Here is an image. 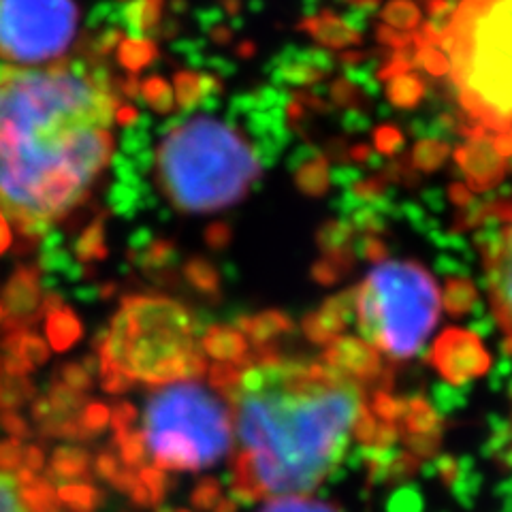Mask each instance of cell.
I'll return each instance as SVG.
<instances>
[{
    "instance_id": "cell-42",
    "label": "cell",
    "mask_w": 512,
    "mask_h": 512,
    "mask_svg": "<svg viewBox=\"0 0 512 512\" xmlns=\"http://www.w3.org/2000/svg\"><path fill=\"white\" fill-rule=\"evenodd\" d=\"M0 427H3L13 438H20V440L32 436L30 425L22 419L18 412H11V410L0 412Z\"/></svg>"
},
{
    "instance_id": "cell-45",
    "label": "cell",
    "mask_w": 512,
    "mask_h": 512,
    "mask_svg": "<svg viewBox=\"0 0 512 512\" xmlns=\"http://www.w3.org/2000/svg\"><path fill=\"white\" fill-rule=\"evenodd\" d=\"M35 372V365L20 355H3L0 357V376H28Z\"/></svg>"
},
{
    "instance_id": "cell-8",
    "label": "cell",
    "mask_w": 512,
    "mask_h": 512,
    "mask_svg": "<svg viewBox=\"0 0 512 512\" xmlns=\"http://www.w3.org/2000/svg\"><path fill=\"white\" fill-rule=\"evenodd\" d=\"M79 22L73 0H0V58L15 69L60 62Z\"/></svg>"
},
{
    "instance_id": "cell-60",
    "label": "cell",
    "mask_w": 512,
    "mask_h": 512,
    "mask_svg": "<svg viewBox=\"0 0 512 512\" xmlns=\"http://www.w3.org/2000/svg\"><path fill=\"white\" fill-rule=\"evenodd\" d=\"M214 510H216V512H237V510H239V504H237L233 498H222Z\"/></svg>"
},
{
    "instance_id": "cell-27",
    "label": "cell",
    "mask_w": 512,
    "mask_h": 512,
    "mask_svg": "<svg viewBox=\"0 0 512 512\" xmlns=\"http://www.w3.org/2000/svg\"><path fill=\"white\" fill-rule=\"evenodd\" d=\"M416 50V69H421L423 73L442 79L448 73H451V62H448V56L440 52V47L436 45H421V43H412Z\"/></svg>"
},
{
    "instance_id": "cell-48",
    "label": "cell",
    "mask_w": 512,
    "mask_h": 512,
    "mask_svg": "<svg viewBox=\"0 0 512 512\" xmlns=\"http://www.w3.org/2000/svg\"><path fill=\"white\" fill-rule=\"evenodd\" d=\"M399 143H402V135H399V131H395V128L391 126H382L378 128L376 133V146L382 150V152H393Z\"/></svg>"
},
{
    "instance_id": "cell-30",
    "label": "cell",
    "mask_w": 512,
    "mask_h": 512,
    "mask_svg": "<svg viewBox=\"0 0 512 512\" xmlns=\"http://www.w3.org/2000/svg\"><path fill=\"white\" fill-rule=\"evenodd\" d=\"M139 480L146 485L150 498H152V506H160L165 502L167 491L175 485V480H171L165 470H160L156 466H143L139 470Z\"/></svg>"
},
{
    "instance_id": "cell-13",
    "label": "cell",
    "mask_w": 512,
    "mask_h": 512,
    "mask_svg": "<svg viewBox=\"0 0 512 512\" xmlns=\"http://www.w3.org/2000/svg\"><path fill=\"white\" fill-rule=\"evenodd\" d=\"M90 476V453L82 446L75 444H64L56 446L52 453V463L45 472V478L50 483H73L77 478H88Z\"/></svg>"
},
{
    "instance_id": "cell-49",
    "label": "cell",
    "mask_w": 512,
    "mask_h": 512,
    "mask_svg": "<svg viewBox=\"0 0 512 512\" xmlns=\"http://www.w3.org/2000/svg\"><path fill=\"white\" fill-rule=\"evenodd\" d=\"M30 416L41 425L45 421L54 419L56 412H54V408L50 404V399H47V397H35V402L30 404Z\"/></svg>"
},
{
    "instance_id": "cell-33",
    "label": "cell",
    "mask_w": 512,
    "mask_h": 512,
    "mask_svg": "<svg viewBox=\"0 0 512 512\" xmlns=\"http://www.w3.org/2000/svg\"><path fill=\"white\" fill-rule=\"evenodd\" d=\"M175 92H178V101L182 107L195 105L201 96L207 92L205 79L197 75H180L178 77V86H175Z\"/></svg>"
},
{
    "instance_id": "cell-4",
    "label": "cell",
    "mask_w": 512,
    "mask_h": 512,
    "mask_svg": "<svg viewBox=\"0 0 512 512\" xmlns=\"http://www.w3.org/2000/svg\"><path fill=\"white\" fill-rule=\"evenodd\" d=\"M261 165L235 124L192 118L173 124L158 146L156 182L175 210L210 214L244 201Z\"/></svg>"
},
{
    "instance_id": "cell-44",
    "label": "cell",
    "mask_w": 512,
    "mask_h": 512,
    "mask_svg": "<svg viewBox=\"0 0 512 512\" xmlns=\"http://www.w3.org/2000/svg\"><path fill=\"white\" fill-rule=\"evenodd\" d=\"M346 237V231L342 224H335V222H327L323 229L318 231L316 239H318V246L323 248L325 252H331L333 248H338Z\"/></svg>"
},
{
    "instance_id": "cell-39",
    "label": "cell",
    "mask_w": 512,
    "mask_h": 512,
    "mask_svg": "<svg viewBox=\"0 0 512 512\" xmlns=\"http://www.w3.org/2000/svg\"><path fill=\"white\" fill-rule=\"evenodd\" d=\"M376 37H378V41H380L382 45L391 47L393 52L406 50V47H410V45H412V41H414V35H412V32L395 30V28H391V26H387V24H382V26H378V28H376Z\"/></svg>"
},
{
    "instance_id": "cell-36",
    "label": "cell",
    "mask_w": 512,
    "mask_h": 512,
    "mask_svg": "<svg viewBox=\"0 0 512 512\" xmlns=\"http://www.w3.org/2000/svg\"><path fill=\"white\" fill-rule=\"evenodd\" d=\"M203 239H205V246L214 250V252H222L231 246V239H233V229L229 222H212L207 224L205 231H203Z\"/></svg>"
},
{
    "instance_id": "cell-37",
    "label": "cell",
    "mask_w": 512,
    "mask_h": 512,
    "mask_svg": "<svg viewBox=\"0 0 512 512\" xmlns=\"http://www.w3.org/2000/svg\"><path fill=\"white\" fill-rule=\"evenodd\" d=\"M143 94H146L148 103L156 111H160V114H165V111L173 107V92L165 82H160V79H150L146 88H143Z\"/></svg>"
},
{
    "instance_id": "cell-7",
    "label": "cell",
    "mask_w": 512,
    "mask_h": 512,
    "mask_svg": "<svg viewBox=\"0 0 512 512\" xmlns=\"http://www.w3.org/2000/svg\"><path fill=\"white\" fill-rule=\"evenodd\" d=\"M201 329L195 314L167 297L128 295L111 329H99L92 340L94 352H107L124 374L133 380L152 382L167 361L195 348Z\"/></svg>"
},
{
    "instance_id": "cell-12",
    "label": "cell",
    "mask_w": 512,
    "mask_h": 512,
    "mask_svg": "<svg viewBox=\"0 0 512 512\" xmlns=\"http://www.w3.org/2000/svg\"><path fill=\"white\" fill-rule=\"evenodd\" d=\"M201 350L205 355L218 361H239L250 352V342L242 331H237L231 325L212 323L201 335Z\"/></svg>"
},
{
    "instance_id": "cell-17",
    "label": "cell",
    "mask_w": 512,
    "mask_h": 512,
    "mask_svg": "<svg viewBox=\"0 0 512 512\" xmlns=\"http://www.w3.org/2000/svg\"><path fill=\"white\" fill-rule=\"evenodd\" d=\"M105 227H107V214L99 212L94 220L79 235V239L73 246L75 261L79 263H92V261H105L109 256V248L105 246Z\"/></svg>"
},
{
    "instance_id": "cell-20",
    "label": "cell",
    "mask_w": 512,
    "mask_h": 512,
    "mask_svg": "<svg viewBox=\"0 0 512 512\" xmlns=\"http://www.w3.org/2000/svg\"><path fill=\"white\" fill-rule=\"evenodd\" d=\"M387 96L389 103L399 107V109H412L423 101L425 96V82L414 73H404L393 77L391 82H387Z\"/></svg>"
},
{
    "instance_id": "cell-61",
    "label": "cell",
    "mask_w": 512,
    "mask_h": 512,
    "mask_svg": "<svg viewBox=\"0 0 512 512\" xmlns=\"http://www.w3.org/2000/svg\"><path fill=\"white\" fill-rule=\"evenodd\" d=\"M348 3L357 5V7H365V9H374V7H378L380 0H348Z\"/></svg>"
},
{
    "instance_id": "cell-58",
    "label": "cell",
    "mask_w": 512,
    "mask_h": 512,
    "mask_svg": "<svg viewBox=\"0 0 512 512\" xmlns=\"http://www.w3.org/2000/svg\"><path fill=\"white\" fill-rule=\"evenodd\" d=\"M116 291H118V284L116 282H105V284L99 286V299L107 301V299H111V297L116 295Z\"/></svg>"
},
{
    "instance_id": "cell-26",
    "label": "cell",
    "mask_w": 512,
    "mask_h": 512,
    "mask_svg": "<svg viewBox=\"0 0 512 512\" xmlns=\"http://www.w3.org/2000/svg\"><path fill=\"white\" fill-rule=\"evenodd\" d=\"M295 182L301 192L310 197H320L327 190V163L323 158H314L310 163L299 165Z\"/></svg>"
},
{
    "instance_id": "cell-11",
    "label": "cell",
    "mask_w": 512,
    "mask_h": 512,
    "mask_svg": "<svg viewBox=\"0 0 512 512\" xmlns=\"http://www.w3.org/2000/svg\"><path fill=\"white\" fill-rule=\"evenodd\" d=\"M231 327L242 331L252 346L278 342L280 335L295 333L293 318L282 310H265L261 314L235 312L231 314Z\"/></svg>"
},
{
    "instance_id": "cell-41",
    "label": "cell",
    "mask_w": 512,
    "mask_h": 512,
    "mask_svg": "<svg viewBox=\"0 0 512 512\" xmlns=\"http://www.w3.org/2000/svg\"><path fill=\"white\" fill-rule=\"evenodd\" d=\"M152 58L150 45L146 43H137V41H128L122 47V60L128 64L131 69H139Z\"/></svg>"
},
{
    "instance_id": "cell-1",
    "label": "cell",
    "mask_w": 512,
    "mask_h": 512,
    "mask_svg": "<svg viewBox=\"0 0 512 512\" xmlns=\"http://www.w3.org/2000/svg\"><path fill=\"white\" fill-rule=\"evenodd\" d=\"M118 94L105 69L60 60L0 73V212L54 224L114 156Z\"/></svg>"
},
{
    "instance_id": "cell-51",
    "label": "cell",
    "mask_w": 512,
    "mask_h": 512,
    "mask_svg": "<svg viewBox=\"0 0 512 512\" xmlns=\"http://www.w3.org/2000/svg\"><path fill=\"white\" fill-rule=\"evenodd\" d=\"M22 463H24V468H28V470H32V472L37 474L45 466V455H43L41 448L35 446V444L24 446V459H22Z\"/></svg>"
},
{
    "instance_id": "cell-50",
    "label": "cell",
    "mask_w": 512,
    "mask_h": 512,
    "mask_svg": "<svg viewBox=\"0 0 512 512\" xmlns=\"http://www.w3.org/2000/svg\"><path fill=\"white\" fill-rule=\"evenodd\" d=\"M152 239H154V231L150 227H137V231H133L131 237H128V250L126 252L146 250Z\"/></svg>"
},
{
    "instance_id": "cell-25",
    "label": "cell",
    "mask_w": 512,
    "mask_h": 512,
    "mask_svg": "<svg viewBox=\"0 0 512 512\" xmlns=\"http://www.w3.org/2000/svg\"><path fill=\"white\" fill-rule=\"evenodd\" d=\"M382 20L384 24L395 30L412 32L421 26V11L412 3V0H391V3L382 11Z\"/></svg>"
},
{
    "instance_id": "cell-46",
    "label": "cell",
    "mask_w": 512,
    "mask_h": 512,
    "mask_svg": "<svg viewBox=\"0 0 512 512\" xmlns=\"http://www.w3.org/2000/svg\"><path fill=\"white\" fill-rule=\"evenodd\" d=\"M446 156V148L442 143H421L419 148H416V163L423 165V167H436L438 163H442V158Z\"/></svg>"
},
{
    "instance_id": "cell-47",
    "label": "cell",
    "mask_w": 512,
    "mask_h": 512,
    "mask_svg": "<svg viewBox=\"0 0 512 512\" xmlns=\"http://www.w3.org/2000/svg\"><path fill=\"white\" fill-rule=\"evenodd\" d=\"M141 483L139 480V474H137V470H131V468H122L114 478H111V487H114L116 491H120V493H126V495H131V491L137 487Z\"/></svg>"
},
{
    "instance_id": "cell-14",
    "label": "cell",
    "mask_w": 512,
    "mask_h": 512,
    "mask_svg": "<svg viewBox=\"0 0 512 512\" xmlns=\"http://www.w3.org/2000/svg\"><path fill=\"white\" fill-rule=\"evenodd\" d=\"M126 259L135 269H139L143 276L150 278L158 274V271L173 269V265L180 259V252L173 239L154 237L146 250L126 252Z\"/></svg>"
},
{
    "instance_id": "cell-18",
    "label": "cell",
    "mask_w": 512,
    "mask_h": 512,
    "mask_svg": "<svg viewBox=\"0 0 512 512\" xmlns=\"http://www.w3.org/2000/svg\"><path fill=\"white\" fill-rule=\"evenodd\" d=\"M182 276L197 293L212 299L220 297V271L212 261L203 259V256H190L182 267Z\"/></svg>"
},
{
    "instance_id": "cell-29",
    "label": "cell",
    "mask_w": 512,
    "mask_h": 512,
    "mask_svg": "<svg viewBox=\"0 0 512 512\" xmlns=\"http://www.w3.org/2000/svg\"><path fill=\"white\" fill-rule=\"evenodd\" d=\"M222 500V483L214 476H205L195 485L190 493V504L197 510H214Z\"/></svg>"
},
{
    "instance_id": "cell-32",
    "label": "cell",
    "mask_w": 512,
    "mask_h": 512,
    "mask_svg": "<svg viewBox=\"0 0 512 512\" xmlns=\"http://www.w3.org/2000/svg\"><path fill=\"white\" fill-rule=\"evenodd\" d=\"M79 421L90 431V436H101L111 421V408L103 402H88L82 412H79Z\"/></svg>"
},
{
    "instance_id": "cell-43",
    "label": "cell",
    "mask_w": 512,
    "mask_h": 512,
    "mask_svg": "<svg viewBox=\"0 0 512 512\" xmlns=\"http://www.w3.org/2000/svg\"><path fill=\"white\" fill-rule=\"evenodd\" d=\"M120 459L111 453V451H103L96 455L94 459V476L101 478V480H107V483H111V478H114L118 472H120Z\"/></svg>"
},
{
    "instance_id": "cell-53",
    "label": "cell",
    "mask_w": 512,
    "mask_h": 512,
    "mask_svg": "<svg viewBox=\"0 0 512 512\" xmlns=\"http://www.w3.org/2000/svg\"><path fill=\"white\" fill-rule=\"evenodd\" d=\"M64 306V295L58 291H45L41 297V314L43 318L50 316L52 312L60 310Z\"/></svg>"
},
{
    "instance_id": "cell-15",
    "label": "cell",
    "mask_w": 512,
    "mask_h": 512,
    "mask_svg": "<svg viewBox=\"0 0 512 512\" xmlns=\"http://www.w3.org/2000/svg\"><path fill=\"white\" fill-rule=\"evenodd\" d=\"M45 335L56 352H67L84 338L82 320L69 306H62L50 316H45Z\"/></svg>"
},
{
    "instance_id": "cell-24",
    "label": "cell",
    "mask_w": 512,
    "mask_h": 512,
    "mask_svg": "<svg viewBox=\"0 0 512 512\" xmlns=\"http://www.w3.org/2000/svg\"><path fill=\"white\" fill-rule=\"evenodd\" d=\"M242 370L231 361H218L207 367V380H210V387L218 391V395L229 402L239 391V382H242Z\"/></svg>"
},
{
    "instance_id": "cell-38",
    "label": "cell",
    "mask_w": 512,
    "mask_h": 512,
    "mask_svg": "<svg viewBox=\"0 0 512 512\" xmlns=\"http://www.w3.org/2000/svg\"><path fill=\"white\" fill-rule=\"evenodd\" d=\"M24 459V444L20 438L0 440V470L13 472L22 466Z\"/></svg>"
},
{
    "instance_id": "cell-16",
    "label": "cell",
    "mask_w": 512,
    "mask_h": 512,
    "mask_svg": "<svg viewBox=\"0 0 512 512\" xmlns=\"http://www.w3.org/2000/svg\"><path fill=\"white\" fill-rule=\"evenodd\" d=\"M306 28L312 32V35L327 47H335V50H342V47L350 45V43H359L361 35L350 28L346 22H342L338 15L333 13H325L320 18H312L308 20Z\"/></svg>"
},
{
    "instance_id": "cell-21",
    "label": "cell",
    "mask_w": 512,
    "mask_h": 512,
    "mask_svg": "<svg viewBox=\"0 0 512 512\" xmlns=\"http://www.w3.org/2000/svg\"><path fill=\"white\" fill-rule=\"evenodd\" d=\"M111 446L120 451V461L124 463V468L131 470H141L146 466L148 459V444L146 436L139 429H128L122 431V434H114V440H111Z\"/></svg>"
},
{
    "instance_id": "cell-2",
    "label": "cell",
    "mask_w": 512,
    "mask_h": 512,
    "mask_svg": "<svg viewBox=\"0 0 512 512\" xmlns=\"http://www.w3.org/2000/svg\"><path fill=\"white\" fill-rule=\"evenodd\" d=\"M227 404L242 448L231 453L224 483L242 506L269 495H306L338 476L359 421L374 410L365 382L325 361L288 357L244 370Z\"/></svg>"
},
{
    "instance_id": "cell-52",
    "label": "cell",
    "mask_w": 512,
    "mask_h": 512,
    "mask_svg": "<svg viewBox=\"0 0 512 512\" xmlns=\"http://www.w3.org/2000/svg\"><path fill=\"white\" fill-rule=\"evenodd\" d=\"M312 278L318 282V284H333L335 280H338V269H333L331 263L327 261H318L312 265Z\"/></svg>"
},
{
    "instance_id": "cell-31",
    "label": "cell",
    "mask_w": 512,
    "mask_h": 512,
    "mask_svg": "<svg viewBox=\"0 0 512 512\" xmlns=\"http://www.w3.org/2000/svg\"><path fill=\"white\" fill-rule=\"evenodd\" d=\"M0 512H30L22 500L18 480L5 470H0Z\"/></svg>"
},
{
    "instance_id": "cell-35",
    "label": "cell",
    "mask_w": 512,
    "mask_h": 512,
    "mask_svg": "<svg viewBox=\"0 0 512 512\" xmlns=\"http://www.w3.org/2000/svg\"><path fill=\"white\" fill-rule=\"evenodd\" d=\"M20 357H24V359H28L32 365H43V363H47L50 361V346H47L37 333H32V331H28L26 335H24V340H22V346H20V352H18Z\"/></svg>"
},
{
    "instance_id": "cell-10",
    "label": "cell",
    "mask_w": 512,
    "mask_h": 512,
    "mask_svg": "<svg viewBox=\"0 0 512 512\" xmlns=\"http://www.w3.org/2000/svg\"><path fill=\"white\" fill-rule=\"evenodd\" d=\"M41 269L35 263L18 265L3 291L5 316L28 329L43 318L41 314Z\"/></svg>"
},
{
    "instance_id": "cell-59",
    "label": "cell",
    "mask_w": 512,
    "mask_h": 512,
    "mask_svg": "<svg viewBox=\"0 0 512 512\" xmlns=\"http://www.w3.org/2000/svg\"><path fill=\"white\" fill-rule=\"evenodd\" d=\"M82 365L86 367V372H88L92 378H94V376H99V357L88 355V357H84Z\"/></svg>"
},
{
    "instance_id": "cell-5",
    "label": "cell",
    "mask_w": 512,
    "mask_h": 512,
    "mask_svg": "<svg viewBox=\"0 0 512 512\" xmlns=\"http://www.w3.org/2000/svg\"><path fill=\"white\" fill-rule=\"evenodd\" d=\"M440 312V286L421 263L382 259L355 288L352 320L380 359L408 361L436 329Z\"/></svg>"
},
{
    "instance_id": "cell-62",
    "label": "cell",
    "mask_w": 512,
    "mask_h": 512,
    "mask_svg": "<svg viewBox=\"0 0 512 512\" xmlns=\"http://www.w3.org/2000/svg\"><path fill=\"white\" fill-rule=\"evenodd\" d=\"M5 318V306H0V320Z\"/></svg>"
},
{
    "instance_id": "cell-54",
    "label": "cell",
    "mask_w": 512,
    "mask_h": 512,
    "mask_svg": "<svg viewBox=\"0 0 512 512\" xmlns=\"http://www.w3.org/2000/svg\"><path fill=\"white\" fill-rule=\"evenodd\" d=\"M333 99H335V103H340V105H350V103H357L359 94L350 84L338 82L333 86Z\"/></svg>"
},
{
    "instance_id": "cell-55",
    "label": "cell",
    "mask_w": 512,
    "mask_h": 512,
    "mask_svg": "<svg viewBox=\"0 0 512 512\" xmlns=\"http://www.w3.org/2000/svg\"><path fill=\"white\" fill-rule=\"evenodd\" d=\"M128 498H131V502L137 508H152V498H150V493H148V489H146V485H143V483H139L131 491V495H128Z\"/></svg>"
},
{
    "instance_id": "cell-23",
    "label": "cell",
    "mask_w": 512,
    "mask_h": 512,
    "mask_svg": "<svg viewBox=\"0 0 512 512\" xmlns=\"http://www.w3.org/2000/svg\"><path fill=\"white\" fill-rule=\"evenodd\" d=\"M45 397L50 399L56 416H62V419H75V416H79L88 399L86 393H79L60 380L52 382V387L47 389Z\"/></svg>"
},
{
    "instance_id": "cell-22",
    "label": "cell",
    "mask_w": 512,
    "mask_h": 512,
    "mask_svg": "<svg viewBox=\"0 0 512 512\" xmlns=\"http://www.w3.org/2000/svg\"><path fill=\"white\" fill-rule=\"evenodd\" d=\"M32 397H37V387L26 376H0V410H18Z\"/></svg>"
},
{
    "instance_id": "cell-3",
    "label": "cell",
    "mask_w": 512,
    "mask_h": 512,
    "mask_svg": "<svg viewBox=\"0 0 512 512\" xmlns=\"http://www.w3.org/2000/svg\"><path fill=\"white\" fill-rule=\"evenodd\" d=\"M457 131L512 154V0H459L442 39Z\"/></svg>"
},
{
    "instance_id": "cell-6",
    "label": "cell",
    "mask_w": 512,
    "mask_h": 512,
    "mask_svg": "<svg viewBox=\"0 0 512 512\" xmlns=\"http://www.w3.org/2000/svg\"><path fill=\"white\" fill-rule=\"evenodd\" d=\"M143 423V436L160 470L199 472L231 451V406L199 384H171L150 393Z\"/></svg>"
},
{
    "instance_id": "cell-40",
    "label": "cell",
    "mask_w": 512,
    "mask_h": 512,
    "mask_svg": "<svg viewBox=\"0 0 512 512\" xmlns=\"http://www.w3.org/2000/svg\"><path fill=\"white\" fill-rule=\"evenodd\" d=\"M137 408L131 402H118L114 404V410H111V429H114V434H122V431L131 429V425L137 423Z\"/></svg>"
},
{
    "instance_id": "cell-56",
    "label": "cell",
    "mask_w": 512,
    "mask_h": 512,
    "mask_svg": "<svg viewBox=\"0 0 512 512\" xmlns=\"http://www.w3.org/2000/svg\"><path fill=\"white\" fill-rule=\"evenodd\" d=\"M73 297L82 303L99 301V286H77L73 291Z\"/></svg>"
},
{
    "instance_id": "cell-9",
    "label": "cell",
    "mask_w": 512,
    "mask_h": 512,
    "mask_svg": "<svg viewBox=\"0 0 512 512\" xmlns=\"http://www.w3.org/2000/svg\"><path fill=\"white\" fill-rule=\"evenodd\" d=\"M478 248L491 312L506 340L512 342V203L495 210V222Z\"/></svg>"
},
{
    "instance_id": "cell-19",
    "label": "cell",
    "mask_w": 512,
    "mask_h": 512,
    "mask_svg": "<svg viewBox=\"0 0 512 512\" xmlns=\"http://www.w3.org/2000/svg\"><path fill=\"white\" fill-rule=\"evenodd\" d=\"M58 502L71 512H94L105 504V493L90 483H64L56 491Z\"/></svg>"
},
{
    "instance_id": "cell-28",
    "label": "cell",
    "mask_w": 512,
    "mask_h": 512,
    "mask_svg": "<svg viewBox=\"0 0 512 512\" xmlns=\"http://www.w3.org/2000/svg\"><path fill=\"white\" fill-rule=\"evenodd\" d=\"M261 512H344V510L331 502L303 498V495H291V498H280V500L269 502Z\"/></svg>"
},
{
    "instance_id": "cell-57",
    "label": "cell",
    "mask_w": 512,
    "mask_h": 512,
    "mask_svg": "<svg viewBox=\"0 0 512 512\" xmlns=\"http://www.w3.org/2000/svg\"><path fill=\"white\" fill-rule=\"evenodd\" d=\"M11 242H13V237H11L7 216L0 212V254H5L11 248Z\"/></svg>"
},
{
    "instance_id": "cell-34",
    "label": "cell",
    "mask_w": 512,
    "mask_h": 512,
    "mask_svg": "<svg viewBox=\"0 0 512 512\" xmlns=\"http://www.w3.org/2000/svg\"><path fill=\"white\" fill-rule=\"evenodd\" d=\"M58 374H60L58 376L60 382H64V384H67V387H71V389H75L79 393L90 391L92 384H94L92 376L86 372V367L82 363H64L60 367Z\"/></svg>"
}]
</instances>
